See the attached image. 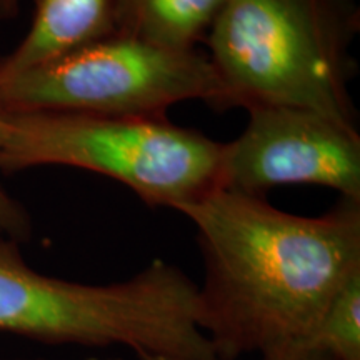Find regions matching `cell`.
Instances as JSON below:
<instances>
[{
    "label": "cell",
    "instance_id": "4fadbf2b",
    "mask_svg": "<svg viewBox=\"0 0 360 360\" xmlns=\"http://www.w3.org/2000/svg\"><path fill=\"white\" fill-rule=\"evenodd\" d=\"M0 360H47V359H0Z\"/></svg>",
    "mask_w": 360,
    "mask_h": 360
},
{
    "label": "cell",
    "instance_id": "9c48e42d",
    "mask_svg": "<svg viewBox=\"0 0 360 360\" xmlns=\"http://www.w3.org/2000/svg\"><path fill=\"white\" fill-rule=\"evenodd\" d=\"M307 342L334 360H360V270L340 287Z\"/></svg>",
    "mask_w": 360,
    "mask_h": 360
},
{
    "label": "cell",
    "instance_id": "8992f818",
    "mask_svg": "<svg viewBox=\"0 0 360 360\" xmlns=\"http://www.w3.org/2000/svg\"><path fill=\"white\" fill-rule=\"evenodd\" d=\"M224 143L220 187L262 195L278 186H322L360 200L357 129L310 110L260 107Z\"/></svg>",
    "mask_w": 360,
    "mask_h": 360
},
{
    "label": "cell",
    "instance_id": "6da1fadb",
    "mask_svg": "<svg viewBox=\"0 0 360 360\" xmlns=\"http://www.w3.org/2000/svg\"><path fill=\"white\" fill-rule=\"evenodd\" d=\"M180 214L197 231L199 327L219 360L307 342L360 270V200L305 217L219 187Z\"/></svg>",
    "mask_w": 360,
    "mask_h": 360
},
{
    "label": "cell",
    "instance_id": "5bb4252c",
    "mask_svg": "<svg viewBox=\"0 0 360 360\" xmlns=\"http://www.w3.org/2000/svg\"><path fill=\"white\" fill-rule=\"evenodd\" d=\"M90 360H102V359H90ZM105 360H119V359H105Z\"/></svg>",
    "mask_w": 360,
    "mask_h": 360
},
{
    "label": "cell",
    "instance_id": "7c38bea8",
    "mask_svg": "<svg viewBox=\"0 0 360 360\" xmlns=\"http://www.w3.org/2000/svg\"><path fill=\"white\" fill-rule=\"evenodd\" d=\"M22 0H0V20H12L20 11Z\"/></svg>",
    "mask_w": 360,
    "mask_h": 360
},
{
    "label": "cell",
    "instance_id": "ba28073f",
    "mask_svg": "<svg viewBox=\"0 0 360 360\" xmlns=\"http://www.w3.org/2000/svg\"><path fill=\"white\" fill-rule=\"evenodd\" d=\"M225 0H124L120 34L164 47L204 42Z\"/></svg>",
    "mask_w": 360,
    "mask_h": 360
},
{
    "label": "cell",
    "instance_id": "30bf717a",
    "mask_svg": "<svg viewBox=\"0 0 360 360\" xmlns=\"http://www.w3.org/2000/svg\"><path fill=\"white\" fill-rule=\"evenodd\" d=\"M4 109L0 105V143H2ZM32 219L25 207L15 200L0 184V237L12 238L15 242H25L32 237Z\"/></svg>",
    "mask_w": 360,
    "mask_h": 360
},
{
    "label": "cell",
    "instance_id": "277c9868",
    "mask_svg": "<svg viewBox=\"0 0 360 360\" xmlns=\"http://www.w3.org/2000/svg\"><path fill=\"white\" fill-rule=\"evenodd\" d=\"M222 147L167 117L4 110L0 172L89 170L129 187L147 205L180 212L220 187Z\"/></svg>",
    "mask_w": 360,
    "mask_h": 360
},
{
    "label": "cell",
    "instance_id": "3957f363",
    "mask_svg": "<svg viewBox=\"0 0 360 360\" xmlns=\"http://www.w3.org/2000/svg\"><path fill=\"white\" fill-rule=\"evenodd\" d=\"M197 285L160 259L122 282L64 281L34 270L19 242L0 237V330L44 344L215 359L199 327Z\"/></svg>",
    "mask_w": 360,
    "mask_h": 360
},
{
    "label": "cell",
    "instance_id": "7a4b0ae2",
    "mask_svg": "<svg viewBox=\"0 0 360 360\" xmlns=\"http://www.w3.org/2000/svg\"><path fill=\"white\" fill-rule=\"evenodd\" d=\"M359 29L355 0H225L204 40L219 110L289 107L357 129L349 49Z\"/></svg>",
    "mask_w": 360,
    "mask_h": 360
},
{
    "label": "cell",
    "instance_id": "52a82bcc",
    "mask_svg": "<svg viewBox=\"0 0 360 360\" xmlns=\"http://www.w3.org/2000/svg\"><path fill=\"white\" fill-rule=\"evenodd\" d=\"M122 12L124 0H35L25 35L0 57V82L120 34Z\"/></svg>",
    "mask_w": 360,
    "mask_h": 360
},
{
    "label": "cell",
    "instance_id": "5b68a950",
    "mask_svg": "<svg viewBox=\"0 0 360 360\" xmlns=\"http://www.w3.org/2000/svg\"><path fill=\"white\" fill-rule=\"evenodd\" d=\"M202 101L220 109L209 57L117 34L0 82L11 112H74L165 119L170 107Z\"/></svg>",
    "mask_w": 360,
    "mask_h": 360
},
{
    "label": "cell",
    "instance_id": "8fae6325",
    "mask_svg": "<svg viewBox=\"0 0 360 360\" xmlns=\"http://www.w3.org/2000/svg\"><path fill=\"white\" fill-rule=\"evenodd\" d=\"M137 357L141 360H219V359H186L174 357V355H160L150 352H139ZM260 360H334L328 357L321 349L314 347L309 342H299L285 347L270 350V352L260 354Z\"/></svg>",
    "mask_w": 360,
    "mask_h": 360
}]
</instances>
